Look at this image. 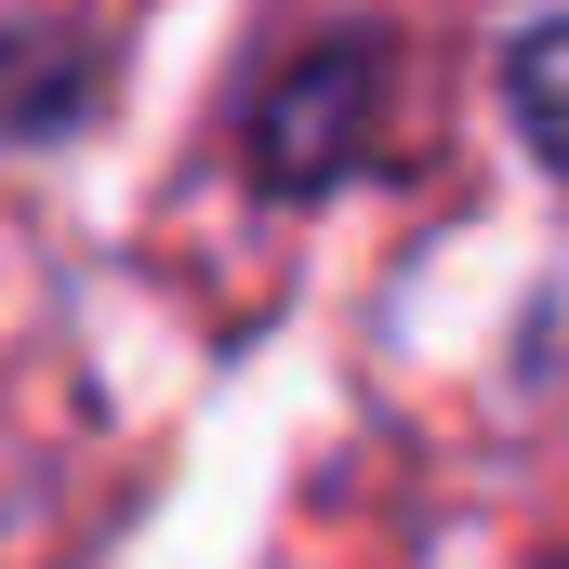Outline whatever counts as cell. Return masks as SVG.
<instances>
[{
  "label": "cell",
  "instance_id": "cell-1",
  "mask_svg": "<svg viewBox=\"0 0 569 569\" xmlns=\"http://www.w3.org/2000/svg\"><path fill=\"white\" fill-rule=\"evenodd\" d=\"M385 93H398V40L385 27H318L305 53H279L252 80V107H239L252 199H331L385 133Z\"/></svg>",
  "mask_w": 569,
  "mask_h": 569
},
{
  "label": "cell",
  "instance_id": "cell-2",
  "mask_svg": "<svg viewBox=\"0 0 569 569\" xmlns=\"http://www.w3.org/2000/svg\"><path fill=\"white\" fill-rule=\"evenodd\" d=\"M107 107V40L80 27H0V146H53Z\"/></svg>",
  "mask_w": 569,
  "mask_h": 569
},
{
  "label": "cell",
  "instance_id": "cell-3",
  "mask_svg": "<svg viewBox=\"0 0 569 569\" xmlns=\"http://www.w3.org/2000/svg\"><path fill=\"white\" fill-rule=\"evenodd\" d=\"M503 120H517V146L569 186V13H543V27L503 40Z\"/></svg>",
  "mask_w": 569,
  "mask_h": 569
}]
</instances>
